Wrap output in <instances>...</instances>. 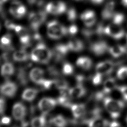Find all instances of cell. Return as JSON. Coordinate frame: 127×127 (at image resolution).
Here are the masks:
<instances>
[{
  "instance_id": "1",
  "label": "cell",
  "mask_w": 127,
  "mask_h": 127,
  "mask_svg": "<svg viewBox=\"0 0 127 127\" xmlns=\"http://www.w3.org/2000/svg\"><path fill=\"white\" fill-rule=\"evenodd\" d=\"M52 52L43 43H39L33 49L30 55L32 61L43 64H48L51 60Z\"/></svg>"
},
{
  "instance_id": "2",
  "label": "cell",
  "mask_w": 127,
  "mask_h": 127,
  "mask_svg": "<svg viewBox=\"0 0 127 127\" xmlns=\"http://www.w3.org/2000/svg\"><path fill=\"white\" fill-rule=\"evenodd\" d=\"M103 103L106 110L113 119L118 118L125 107V104L123 101L110 97H104Z\"/></svg>"
},
{
  "instance_id": "3",
  "label": "cell",
  "mask_w": 127,
  "mask_h": 127,
  "mask_svg": "<svg viewBox=\"0 0 127 127\" xmlns=\"http://www.w3.org/2000/svg\"><path fill=\"white\" fill-rule=\"evenodd\" d=\"M47 28L48 37L53 39H60L68 33L67 28L56 20L48 22Z\"/></svg>"
},
{
  "instance_id": "4",
  "label": "cell",
  "mask_w": 127,
  "mask_h": 127,
  "mask_svg": "<svg viewBox=\"0 0 127 127\" xmlns=\"http://www.w3.org/2000/svg\"><path fill=\"white\" fill-rule=\"evenodd\" d=\"M103 33L116 40L120 39L125 35V30L122 26L113 22L103 28Z\"/></svg>"
},
{
  "instance_id": "5",
  "label": "cell",
  "mask_w": 127,
  "mask_h": 127,
  "mask_svg": "<svg viewBox=\"0 0 127 127\" xmlns=\"http://www.w3.org/2000/svg\"><path fill=\"white\" fill-rule=\"evenodd\" d=\"M58 104L57 100L50 97H44L38 102V107L42 114H47L53 110Z\"/></svg>"
},
{
  "instance_id": "6",
  "label": "cell",
  "mask_w": 127,
  "mask_h": 127,
  "mask_svg": "<svg viewBox=\"0 0 127 127\" xmlns=\"http://www.w3.org/2000/svg\"><path fill=\"white\" fill-rule=\"evenodd\" d=\"M108 44L103 41H96L92 43L90 46V51L95 56H101L109 51Z\"/></svg>"
},
{
  "instance_id": "7",
  "label": "cell",
  "mask_w": 127,
  "mask_h": 127,
  "mask_svg": "<svg viewBox=\"0 0 127 127\" xmlns=\"http://www.w3.org/2000/svg\"><path fill=\"white\" fill-rule=\"evenodd\" d=\"M26 107L21 102L15 103L12 109V115L16 121H23L27 115Z\"/></svg>"
},
{
  "instance_id": "8",
  "label": "cell",
  "mask_w": 127,
  "mask_h": 127,
  "mask_svg": "<svg viewBox=\"0 0 127 127\" xmlns=\"http://www.w3.org/2000/svg\"><path fill=\"white\" fill-rule=\"evenodd\" d=\"M114 63L111 61H105L98 63L95 67L96 73L102 75H107L111 73L114 70Z\"/></svg>"
},
{
  "instance_id": "9",
  "label": "cell",
  "mask_w": 127,
  "mask_h": 127,
  "mask_svg": "<svg viewBox=\"0 0 127 127\" xmlns=\"http://www.w3.org/2000/svg\"><path fill=\"white\" fill-rule=\"evenodd\" d=\"M17 86L16 84L11 81H6L0 87V92L4 96L12 98L17 92Z\"/></svg>"
},
{
  "instance_id": "10",
  "label": "cell",
  "mask_w": 127,
  "mask_h": 127,
  "mask_svg": "<svg viewBox=\"0 0 127 127\" xmlns=\"http://www.w3.org/2000/svg\"><path fill=\"white\" fill-rule=\"evenodd\" d=\"M18 35L20 42L23 46H28L30 42L31 38L27 30L21 25H16L14 29Z\"/></svg>"
},
{
  "instance_id": "11",
  "label": "cell",
  "mask_w": 127,
  "mask_h": 127,
  "mask_svg": "<svg viewBox=\"0 0 127 127\" xmlns=\"http://www.w3.org/2000/svg\"><path fill=\"white\" fill-rule=\"evenodd\" d=\"M80 18L84 25L88 27L93 26L96 21V14L91 10H87L82 12L80 15Z\"/></svg>"
},
{
  "instance_id": "12",
  "label": "cell",
  "mask_w": 127,
  "mask_h": 127,
  "mask_svg": "<svg viewBox=\"0 0 127 127\" xmlns=\"http://www.w3.org/2000/svg\"><path fill=\"white\" fill-rule=\"evenodd\" d=\"M115 2L114 1L111 0L107 2L101 12L102 19L105 20L112 19L115 14Z\"/></svg>"
},
{
  "instance_id": "13",
  "label": "cell",
  "mask_w": 127,
  "mask_h": 127,
  "mask_svg": "<svg viewBox=\"0 0 127 127\" xmlns=\"http://www.w3.org/2000/svg\"><path fill=\"white\" fill-rule=\"evenodd\" d=\"M44 70L39 67H34L32 68L29 73V77L30 79L35 84L40 85L44 80Z\"/></svg>"
},
{
  "instance_id": "14",
  "label": "cell",
  "mask_w": 127,
  "mask_h": 127,
  "mask_svg": "<svg viewBox=\"0 0 127 127\" xmlns=\"http://www.w3.org/2000/svg\"><path fill=\"white\" fill-rule=\"evenodd\" d=\"M69 51L70 50L67 44H59L56 46L53 54L56 60L60 61L63 59Z\"/></svg>"
},
{
  "instance_id": "15",
  "label": "cell",
  "mask_w": 127,
  "mask_h": 127,
  "mask_svg": "<svg viewBox=\"0 0 127 127\" xmlns=\"http://www.w3.org/2000/svg\"><path fill=\"white\" fill-rule=\"evenodd\" d=\"M86 92V89L82 84H77L75 86L69 89L68 95L72 98L77 99L83 97Z\"/></svg>"
},
{
  "instance_id": "16",
  "label": "cell",
  "mask_w": 127,
  "mask_h": 127,
  "mask_svg": "<svg viewBox=\"0 0 127 127\" xmlns=\"http://www.w3.org/2000/svg\"><path fill=\"white\" fill-rule=\"evenodd\" d=\"M72 114L74 118H82L86 113V106L84 104H74L70 107Z\"/></svg>"
},
{
  "instance_id": "17",
  "label": "cell",
  "mask_w": 127,
  "mask_h": 127,
  "mask_svg": "<svg viewBox=\"0 0 127 127\" xmlns=\"http://www.w3.org/2000/svg\"><path fill=\"white\" fill-rule=\"evenodd\" d=\"M116 81L114 78L110 77L106 79L103 83V90L101 92L102 94L104 95L105 94H109L117 89Z\"/></svg>"
},
{
  "instance_id": "18",
  "label": "cell",
  "mask_w": 127,
  "mask_h": 127,
  "mask_svg": "<svg viewBox=\"0 0 127 127\" xmlns=\"http://www.w3.org/2000/svg\"><path fill=\"white\" fill-rule=\"evenodd\" d=\"M70 51L78 52L84 49L83 43L78 38H72L67 44Z\"/></svg>"
},
{
  "instance_id": "19",
  "label": "cell",
  "mask_w": 127,
  "mask_h": 127,
  "mask_svg": "<svg viewBox=\"0 0 127 127\" xmlns=\"http://www.w3.org/2000/svg\"><path fill=\"white\" fill-rule=\"evenodd\" d=\"M38 92L39 91L36 89L32 88H27L24 90L22 94V99L26 101L31 102L35 99Z\"/></svg>"
},
{
  "instance_id": "20",
  "label": "cell",
  "mask_w": 127,
  "mask_h": 127,
  "mask_svg": "<svg viewBox=\"0 0 127 127\" xmlns=\"http://www.w3.org/2000/svg\"><path fill=\"white\" fill-rule=\"evenodd\" d=\"M76 65L84 70L90 69L92 65V61L87 57H80L77 59L76 62Z\"/></svg>"
},
{
  "instance_id": "21",
  "label": "cell",
  "mask_w": 127,
  "mask_h": 127,
  "mask_svg": "<svg viewBox=\"0 0 127 127\" xmlns=\"http://www.w3.org/2000/svg\"><path fill=\"white\" fill-rule=\"evenodd\" d=\"M46 115L42 114L33 118L30 122L31 127H44L47 124Z\"/></svg>"
},
{
  "instance_id": "22",
  "label": "cell",
  "mask_w": 127,
  "mask_h": 127,
  "mask_svg": "<svg viewBox=\"0 0 127 127\" xmlns=\"http://www.w3.org/2000/svg\"><path fill=\"white\" fill-rule=\"evenodd\" d=\"M50 122L56 127H66L68 124L67 120L62 115H58L53 117Z\"/></svg>"
},
{
  "instance_id": "23",
  "label": "cell",
  "mask_w": 127,
  "mask_h": 127,
  "mask_svg": "<svg viewBox=\"0 0 127 127\" xmlns=\"http://www.w3.org/2000/svg\"><path fill=\"white\" fill-rule=\"evenodd\" d=\"M14 71L13 64L10 62H6L1 66L0 72L3 77L7 78L11 76L14 73Z\"/></svg>"
},
{
  "instance_id": "24",
  "label": "cell",
  "mask_w": 127,
  "mask_h": 127,
  "mask_svg": "<svg viewBox=\"0 0 127 127\" xmlns=\"http://www.w3.org/2000/svg\"><path fill=\"white\" fill-rule=\"evenodd\" d=\"M108 52L112 57L118 58L123 55L127 52V49L122 45H115L109 47Z\"/></svg>"
},
{
  "instance_id": "25",
  "label": "cell",
  "mask_w": 127,
  "mask_h": 127,
  "mask_svg": "<svg viewBox=\"0 0 127 127\" xmlns=\"http://www.w3.org/2000/svg\"><path fill=\"white\" fill-rule=\"evenodd\" d=\"M108 121L101 116L97 117L88 123V127H107Z\"/></svg>"
},
{
  "instance_id": "26",
  "label": "cell",
  "mask_w": 127,
  "mask_h": 127,
  "mask_svg": "<svg viewBox=\"0 0 127 127\" xmlns=\"http://www.w3.org/2000/svg\"><path fill=\"white\" fill-rule=\"evenodd\" d=\"M28 20L30 25L32 29L35 31H37L40 26L41 25L36 12H31L29 13L28 16Z\"/></svg>"
},
{
  "instance_id": "27",
  "label": "cell",
  "mask_w": 127,
  "mask_h": 127,
  "mask_svg": "<svg viewBox=\"0 0 127 127\" xmlns=\"http://www.w3.org/2000/svg\"><path fill=\"white\" fill-rule=\"evenodd\" d=\"M9 12L10 14L15 18H21L26 14V8L21 3L15 9L9 8Z\"/></svg>"
},
{
  "instance_id": "28",
  "label": "cell",
  "mask_w": 127,
  "mask_h": 127,
  "mask_svg": "<svg viewBox=\"0 0 127 127\" xmlns=\"http://www.w3.org/2000/svg\"><path fill=\"white\" fill-rule=\"evenodd\" d=\"M13 59L16 62H24L29 58V55L24 50H19L14 52L12 56Z\"/></svg>"
},
{
  "instance_id": "29",
  "label": "cell",
  "mask_w": 127,
  "mask_h": 127,
  "mask_svg": "<svg viewBox=\"0 0 127 127\" xmlns=\"http://www.w3.org/2000/svg\"><path fill=\"white\" fill-rule=\"evenodd\" d=\"M58 104H59L61 106L65 108H70L72 105V103L70 99L66 96V95L62 92L61 95H60L57 99Z\"/></svg>"
},
{
  "instance_id": "30",
  "label": "cell",
  "mask_w": 127,
  "mask_h": 127,
  "mask_svg": "<svg viewBox=\"0 0 127 127\" xmlns=\"http://www.w3.org/2000/svg\"><path fill=\"white\" fill-rule=\"evenodd\" d=\"M54 80V85L55 87L62 92L68 89V84L65 80L62 78H57Z\"/></svg>"
},
{
  "instance_id": "31",
  "label": "cell",
  "mask_w": 127,
  "mask_h": 127,
  "mask_svg": "<svg viewBox=\"0 0 127 127\" xmlns=\"http://www.w3.org/2000/svg\"><path fill=\"white\" fill-rule=\"evenodd\" d=\"M17 79L22 85H26L28 82L26 73L23 68H19L17 73Z\"/></svg>"
},
{
  "instance_id": "32",
  "label": "cell",
  "mask_w": 127,
  "mask_h": 127,
  "mask_svg": "<svg viewBox=\"0 0 127 127\" xmlns=\"http://www.w3.org/2000/svg\"><path fill=\"white\" fill-rule=\"evenodd\" d=\"M0 43L1 47L2 48H10V45L11 43V36L9 34H6L3 36L0 39Z\"/></svg>"
},
{
  "instance_id": "33",
  "label": "cell",
  "mask_w": 127,
  "mask_h": 127,
  "mask_svg": "<svg viewBox=\"0 0 127 127\" xmlns=\"http://www.w3.org/2000/svg\"><path fill=\"white\" fill-rule=\"evenodd\" d=\"M125 18V16L123 13L120 12L115 13L112 18V22L117 25H121L124 22Z\"/></svg>"
},
{
  "instance_id": "34",
  "label": "cell",
  "mask_w": 127,
  "mask_h": 127,
  "mask_svg": "<svg viewBox=\"0 0 127 127\" xmlns=\"http://www.w3.org/2000/svg\"><path fill=\"white\" fill-rule=\"evenodd\" d=\"M58 12V14H61L66 10V6L64 2L61 1L53 2Z\"/></svg>"
},
{
  "instance_id": "35",
  "label": "cell",
  "mask_w": 127,
  "mask_h": 127,
  "mask_svg": "<svg viewBox=\"0 0 127 127\" xmlns=\"http://www.w3.org/2000/svg\"><path fill=\"white\" fill-rule=\"evenodd\" d=\"M74 70V68L69 63H65L63 65L62 71L63 73L65 75H70L71 74Z\"/></svg>"
},
{
  "instance_id": "36",
  "label": "cell",
  "mask_w": 127,
  "mask_h": 127,
  "mask_svg": "<svg viewBox=\"0 0 127 127\" xmlns=\"http://www.w3.org/2000/svg\"><path fill=\"white\" fill-rule=\"evenodd\" d=\"M117 77L121 80L127 78V66L120 67L117 72Z\"/></svg>"
},
{
  "instance_id": "37",
  "label": "cell",
  "mask_w": 127,
  "mask_h": 127,
  "mask_svg": "<svg viewBox=\"0 0 127 127\" xmlns=\"http://www.w3.org/2000/svg\"><path fill=\"white\" fill-rule=\"evenodd\" d=\"M66 14L67 19L70 21L73 22L75 21L77 18V13L76 10L73 7H71L68 9Z\"/></svg>"
},
{
  "instance_id": "38",
  "label": "cell",
  "mask_w": 127,
  "mask_h": 127,
  "mask_svg": "<svg viewBox=\"0 0 127 127\" xmlns=\"http://www.w3.org/2000/svg\"><path fill=\"white\" fill-rule=\"evenodd\" d=\"M46 11L48 13L52 14L58 15L57 10L53 2H50L47 4V5L46 6Z\"/></svg>"
},
{
  "instance_id": "39",
  "label": "cell",
  "mask_w": 127,
  "mask_h": 127,
  "mask_svg": "<svg viewBox=\"0 0 127 127\" xmlns=\"http://www.w3.org/2000/svg\"><path fill=\"white\" fill-rule=\"evenodd\" d=\"M117 89L120 91L124 99L127 101V85L117 86Z\"/></svg>"
},
{
  "instance_id": "40",
  "label": "cell",
  "mask_w": 127,
  "mask_h": 127,
  "mask_svg": "<svg viewBox=\"0 0 127 127\" xmlns=\"http://www.w3.org/2000/svg\"><path fill=\"white\" fill-rule=\"evenodd\" d=\"M103 76V75H102L100 74L95 73V75H94V76L92 78L93 84L95 85H99L102 81Z\"/></svg>"
},
{
  "instance_id": "41",
  "label": "cell",
  "mask_w": 127,
  "mask_h": 127,
  "mask_svg": "<svg viewBox=\"0 0 127 127\" xmlns=\"http://www.w3.org/2000/svg\"><path fill=\"white\" fill-rule=\"evenodd\" d=\"M53 84L54 85V80H49V79H44V80L43 81V82H42L40 85L45 89H49L52 87V86Z\"/></svg>"
},
{
  "instance_id": "42",
  "label": "cell",
  "mask_w": 127,
  "mask_h": 127,
  "mask_svg": "<svg viewBox=\"0 0 127 127\" xmlns=\"http://www.w3.org/2000/svg\"><path fill=\"white\" fill-rule=\"evenodd\" d=\"M6 109V102L2 98H0V115H2Z\"/></svg>"
},
{
  "instance_id": "43",
  "label": "cell",
  "mask_w": 127,
  "mask_h": 127,
  "mask_svg": "<svg viewBox=\"0 0 127 127\" xmlns=\"http://www.w3.org/2000/svg\"><path fill=\"white\" fill-rule=\"evenodd\" d=\"M68 33L70 35H74L78 31V28L76 25L72 24L69 26V27L67 28Z\"/></svg>"
},
{
  "instance_id": "44",
  "label": "cell",
  "mask_w": 127,
  "mask_h": 127,
  "mask_svg": "<svg viewBox=\"0 0 127 127\" xmlns=\"http://www.w3.org/2000/svg\"><path fill=\"white\" fill-rule=\"evenodd\" d=\"M11 121V119L7 116H4L2 117L0 120V123L1 124L4 125H8Z\"/></svg>"
},
{
  "instance_id": "45",
  "label": "cell",
  "mask_w": 127,
  "mask_h": 127,
  "mask_svg": "<svg viewBox=\"0 0 127 127\" xmlns=\"http://www.w3.org/2000/svg\"><path fill=\"white\" fill-rule=\"evenodd\" d=\"M16 25H15L14 23L9 20H6L5 22V26L6 28L9 30H14Z\"/></svg>"
},
{
  "instance_id": "46",
  "label": "cell",
  "mask_w": 127,
  "mask_h": 127,
  "mask_svg": "<svg viewBox=\"0 0 127 127\" xmlns=\"http://www.w3.org/2000/svg\"><path fill=\"white\" fill-rule=\"evenodd\" d=\"M109 127H123L120 123L116 121H113L109 125Z\"/></svg>"
},
{
  "instance_id": "47",
  "label": "cell",
  "mask_w": 127,
  "mask_h": 127,
  "mask_svg": "<svg viewBox=\"0 0 127 127\" xmlns=\"http://www.w3.org/2000/svg\"><path fill=\"white\" fill-rule=\"evenodd\" d=\"M90 1L94 4H100L103 3L104 0H90Z\"/></svg>"
},
{
  "instance_id": "48",
  "label": "cell",
  "mask_w": 127,
  "mask_h": 127,
  "mask_svg": "<svg viewBox=\"0 0 127 127\" xmlns=\"http://www.w3.org/2000/svg\"><path fill=\"white\" fill-rule=\"evenodd\" d=\"M121 2L124 6L127 8V0H121Z\"/></svg>"
},
{
  "instance_id": "49",
  "label": "cell",
  "mask_w": 127,
  "mask_h": 127,
  "mask_svg": "<svg viewBox=\"0 0 127 127\" xmlns=\"http://www.w3.org/2000/svg\"><path fill=\"white\" fill-rule=\"evenodd\" d=\"M38 0H27L28 2L31 4H34L36 2H37Z\"/></svg>"
},
{
  "instance_id": "50",
  "label": "cell",
  "mask_w": 127,
  "mask_h": 127,
  "mask_svg": "<svg viewBox=\"0 0 127 127\" xmlns=\"http://www.w3.org/2000/svg\"><path fill=\"white\" fill-rule=\"evenodd\" d=\"M126 41H127V36H126Z\"/></svg>"
},
{
  "instance_id": "51",
  "label": "cell",
  "mask_w": 127,
  "mask_h": 127,
  "mask_svg": "<svg viewBox=\"0 0 127 127\" xmlns=\"http://www.w3.org/2000/svg\"><path fill=\"white\" fill-rule=\"evenodd\" d=\"M126 122H127V118H126Z\"/></svg>"
},
{
  "instance_id": "52",
  "label": "cell",
  "mask_w": 127,
  "mask_h": 127,
  "mask_svg": "<svg viewBox=\"0 0 127 127\" xmlns=\"http://www.w3.org/2000/svg\"><path fill=\"white\" fill-rule=\"evenodd\" d=\"M76 1H81V0H75Z\"/></svg>"
},
{
  "instance_id": "53",
  "label": "cell",
  "mask_w": 127,
  "mask_h": 127,
  "mask_svg": "<svg viewBox=\"0 0 127 127\" xmlns=\"http://www.w3.org/2000/svg\"></svg>"
}]
</instances>
